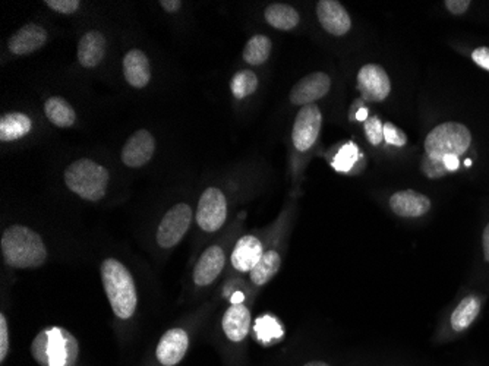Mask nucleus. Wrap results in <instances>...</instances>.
I'll return each instance as SVG.
<instances>
[{"instance_id": "10", "label": "nucleus", "mask_w": 489, "mask_h": 366, "mask_svg": "<svg viewBox=\"0 0 489 366\" xmlns=\"http://www.w3.org/2000/svg\"><path fill=\"white\" fill-rule=\"evenodd\" d=\"M330 88H332V79L327 73H309L299 82H296L295 87L289 94V98H291V104H295V106H309V104H314L316 100L325 97Z\"/></svg>"}, {"instance_id": "11", "label": "nucleus", "mask_w": 489, "mask_h": 366, "mask_svg": "<svg viewBox=\"0 0 489 366\" xmlns=\"http://www.w3.org/2000/svg\"><path fill=\"white\" fill-rule=\"evenodd\" d=\"M316 17L328 34L341 37L352 29V20L348 11L337 0H320L316 4Z\"/></svg>"}, {"instance_id": "19", "label": "nucleus", "mask_w": 489, "mask_h": 366, "mask_svg": "<svg viewBox=\"0 0 489 366\" xmlns=\"http://www.w3.org/2000/svg\"><path fill=\"white\" fill-rule=\"evenodd\" d=\"M123 75L131 87L144 88L151 79L150 61L141 50H130L123 57Z\"/></svg>"}, {"instance_id": "21", "label": "nucleus", "mask_w": 489, "mask_h": 366, "mask_svg": "<svg viewBox=\"0 0 489 366\" xmlns=\"http://www.w3.org/2000/svg\"><path fill=\"white\" fill-rule=\"evenodd\" d=\"M33 128L31 119L24 113L4 114L0 119V141L11 143L24 138Z\"/></svg>"}, {"instance_id": "26", "label": "nucleus", "mask_w": 489, "mask_h": 366, "mask_svg": "<svg viewBox=\"0 0 489 366\" xmlns=\"http://www.w3.org/2000/svg\"><path fill=\"white\" fill-rule=\"evenodd\" d=\"M271 43L270 38L263 34L251 37V40L248 41L245 49H243V61L247 62L248 65H263L270 57Z\"/></svg>"}, {"instance_id": "30", "label": "nucleus", "mask_w": 489, "mask_h": 366, "mask_svg": "<svg viewBox=\"0 0 489 366\" xmlns=\"http://www.w3.org/2000/svg\"><path fill=\"white\" fill-rule=\"evenodd\" d=\"M364 128L369 144L375 146L383 144V141H384V125L381 122L380 118L372 116V118L367 119Z\"/></svg>"}, {"instance_id": "28", "label": "nucleus", "mask_w": 489, "mask_h": 366, "mask_svg": "<svg viewBox=\"0 0 489 366\" xmlns=\"http://www.w3.org/2000/svg\"><path fill=\"white\" fill-rule=\"evenodd\" d=\"M254 329L259 342L266 343V345L274 342V340L283 336V329H282L279 321L275 318L270 317V315L258 318L255 322Z\"/></svg>"}, {"instance_id": "39", "label": "nucleus", "mask_w": 489, "mask_h": 366, "mask_svg": "<svg viewBox=\"0 0 489 366\" xmlns=\"http://www.w3.org/2000/svg\"><path fill=\"white\" fill-rule=\"evenodd\" d=\"M304 366H330L328 363L325 362H320V361H314V362H308L307 365Z\"/></svg>"}, {"instance_id": "4", "label": "nucleus", "mask_w": 489, "mask_h": 366, "mask_svg": "<svg viewBox=\"0 0 489 366\" xmlns=\"http://www.w3.org/2000/svg\"><path fill=\"white\" fill-rule=\"evenodd\" d=\"M31 354L41 366H73L80 354V345L68 329L52 327L37 334Z\"/></svg>"}, {"instance_id": "27", "label": "nucleus", "mask_w": 489, "mask_h": 366, "mask_svg": "<svg viewBox=\"0 0 489 366\" xmlns=\"http://www.w3.org/2000/svg\"><path fill=\"white\" fill-rule=\"evenodd\" d=\"M258 88V77L249 70H243L232 78L231 90L233 97L238 100L247 98Z\"/></svg>"}, {"instance_id": "9", "label": "nucleus", "mask_w": 489, "mask_h": 366, "mask_svg": "<svg viewBox=\"0 0 489 366\" xmlns=\"http://www.w3.org/2000/svg\"><path fill=\"white\" fill-rule=\"evenodd\" d=\"M358 90L367 102H384L392 93V81L383 66L368 63L358 72Z\"/></svg>"}, {"instance_id": "18", "label": "nucleus", "mask_w": 489, "mask_h": 366, "mask_svg": "<svg viewBox=\"0 0 489 366\" xmlns=\"http://www.w3.org/2000/svg\"><path fill=\"white\" fill-rule=\"evenodd\" d=\"M251 311L243 304L232 305L223 317V331L231 342H242L251 329Z\"/></svg>"}, {"instance_id": "13", "label": "nucleus", "mask_w": 489, "mask_h": 366, "mask_svg": "<svg viewBox=\"0 0 489 366\" xmlns=\"http://www.w3.org/2000/svg\"><path fill=\"white\" fill-rule=\"evenodd\" d=\"M390 208L396 216L417 219L425 216L431 210V200L421 192L408 189L392 194L390 198Z\"/></svg>"}, {"instance_id": "12", "label": "nucleus", "mask_w": 489, "mask_h": 366, "mask_svg": "<svg viewBox=\"0 0 489 366\" xmlns=\"http://www.w3.org/2000/svg\"><path fill=\"white\" fill-rule=\"evenodd\" d=\"M156 141L148 130H137L122 148L121 159L123 164L132 169L146 166L153 159Z\"/></svg>"}, {"instance_id": "25", "label": "nucleus", "mask_w": 489, "mask_h": 366, "mask_svg": "<svg viewBox=\"0 0 489 366\" xmlns=\"http://www.w3.org/2000/svg\"><path fill=\"white\" fill-rule=\"evenodd\" d=\"M280 265H282L280 254L274 249L266 251L258 264L255 265V269L249 273L252 283L255 286L267 285L268 281L279 273Z\"/></svg>"}, {"instance_id": "1", "label": "nucleus", "mask_w": 489, "mask_h": 366, "mask_svg": "<svg viewBox=\"0 0 489 366\" xmlns=\"http://www.w3.org/2000/svg\"><path fill=\"white\" fill-rule=\"evenodd\" d=\"M472 144L470 130L457 122L441 123L425 139V153L429 160L449 164L451 171H459V157L469 150Z\"/></svg>"}, {"instance_id": "14", "label": "nucleus", "mask_w": 489, "mask_h": 366, "mask_svg": "<svg viewBox=\"0 0 489 366\" xmlns=\"http://www.w3.org/2000/svg\"><path fill=\"white\" fill-rule=\"evenodd\" d=\"M188 345H190V338L185 329H169L158 343L157 352H156L158 362L164 366L178 365L186 354Z\"/></svg>"}, {"instance_id": "2", "label": "nucleus", "mask_w": 489, "mask_h": 366, "mask_svg": "<svg viewBox=\"0 0 489 366\" xmlns=\"http://www.w3.org/2000/svg\"><path fill=\"white\" fill-rule=\"evenodd\" d=\"M2 255L13 269H36L45 264L47 251L38 233L25 226H11L2 235Z\"/></svg>"}, {"instance_id": "32", "label": "nucleus", "mask_w": 489, "mask_h": 366, "mask_svg": "<svg viewBox=\"0 0 489 366\" xmlns=\"http://www.w3.org/2000/svg\"><path fill=\"white\" fill-rule=\"evenodd\" d=\"M45 4H47L55 12L71 15V13L77 12L81 4L78 0H46Z\"/></svg>"}, {"instance_id": "22", "label": "nucleus", "mask_w": 489, "mask_h": 366, "mask_svg": "<svg viewBox=\"0 0 489 366\" xmlns=\"http://www.w3.org/2000/svg\"><path fill=\"white\" fill-rule=\"evenodd\" d=\"M266 20L273 29L291 31L299 24L300 17L295 8L289 4H273L266 9Z\"/></svg>"}, {"instance_id": "3", "label": "nucleus", "mask_w": 489, "mask_h": 366, "mask_svg": "<svg viewBox=\"0 0 489 366\" xmlns=\"http://www.w3.org/2000/svg\"><path fill=\"white\" fill-rule=\"evenodd\" d=\"M102 281L114 315L121 320H130L138 302L132 274L118 260L107 258L102 264Z\"/></svg>"}, {"instance_id": "8", "label": "nucleus", "mask_w": 489, "mask_h": 366, "mask_svg": "<svg viewBox=\"0 0 489 366\" xmlns=\"http://www.w3.org/2000/svg\"><path fill=\"white\" fill-rule=\"evenodd\" d=\"M323 127V114L316 104L302 107L299 113L296 114L291 139L296 150L308 151L316 143Z\"/></svg>"}, {"instance_id": "17", "label": "nucleus", "mask_w": 489, "mask_h": 366, "mask_svg": "<svg viewBox=\"0 0 489 366\" xmlns=\"http://www.w3.org/2000/svg\"><path fill=\"white\" fill-rule=\"evenodd\" d=\"M226 262V255L222 246L215 245L204 251L195 265L194 281L197 286H210L220 276Z\"/></svg>"}, {"instance_id": "34", "label": "nucleus", "mask_w": 489, "mask_h": 366, "mask_svg": "<svg viewBox=\"0 0 489 366\" xmlns=\"http://www.w3.org/2000/svg\"><path fill=\"white\" fill-rule=\"evenodd\" d=\"M445 8L453 15H463L470 8L469 0H445Z\"/></svg>"}, {"instance_id": "15", "label": "nucleus", "mask_w": 489, "mask_h": 366, "mask_svg": "<svg viewBox=\"0 0 489 366\" xmlns=\"http://www.w3.org/2000/svg\"><path fill=\"white\" fill-rule=\"evenodd\" d=\"M47 41V31L37 24H27L18 29L8 41L9 52L17 56L31 54L41 49Z\"/></svg>"}, {"instance_id": "31", "label": "nucleus", "mask_w": 489, "mask_h": 366, "mask_svg": "<svg viewBox=\"0 0 489 366\" xmlns=\"http://www.w3.org/2000/svg\"><path fill=\"white\" fill-rule=\"evenodd\" d=\"M384 141L390 146H405L408 144V137L405 132L397 128L394 123H384Z\"/></svg>"}, {"instance_id": "20", "label": "nucleus", "mask_w": 489, "mask_h": 366, "mask_svg": "<svg viewBox=\"0 0 489 366\" xmlns=\"http://www.w3.org/2000/svg\"><path fill=\"white\" fill-rule=\"evenodd\" d=\"M105 54V38L100 31H89L78 43V62L84 68L100 65Z\"/></svg>"}, {"instance_id": "36", "label": "nucleus", "mask_w": 489, "mask_h": 366, "mask_svg": "<svg viewBox=\"0 0 489 366\" xmlns=\"http://www.w3.org/2000/svg\"><path fill=\"white\" fill-rule=\"evenodd\" d=\"M160 4L169 13L178 12L179 9L182 8V2H179V0H162Z\"/></svg>"}, {"instance_id": "33", "label": "nucleus", "mask_w": 489, "mask_h": 366, "mask_svg": "<svg viewBox=\"0 0 489 366\" xmlns=\"http://www.w3.org/2000/svg\"><path fill=\"white\" fill-rule=\"evenodd\" d=\"M9 352L8 321L4 313L0 315V362H4Z\"/></svg>"}, {"instance_id": "24", "label": "nucleus", "mask_w": 489, "mask_h": 366, "mask_svg": "<svg viewBox=\"0 0 489 366\" xmlns=\"http://www.w3.org/2000/svg\"><path fill=\"white\" fill-rule=\"evenodd\" d=\"M45 113L57 128H71L77 121L75 110L62 97H50L45 103Z\"/></svg>"}, {"instance_id": "7", "label": "nucleus", "mask_w": 489, "mask_h": 366, "mask_svg": "<svg viewBox=\"0 0 489 366\" xmlns=\"http://www.w3.org/2000/svg\"><path fill=\"white\" fill-rule=\"evenodd\" d=\"M197 224L204 232H217L227 219V200L217 187H208L199 198Z\"/></svg>"}, {"instance_id": "38", "label": "nucleus", "mask_w": 489, "mask_h": 366, "mask_svg": "<svg viewBox=\"0 0 489 366\" xmlns=\"http://www.w3.org/2000/svg\"><path fill=\"white\" fill-rule=\"evenodd\" d=\"M367 110L360 109L359 112H358V114H356V118L359 119V121H367Z\"/></svg>"}, {"instance_id": "35", "label": "nucleus", "mask_w": 489, "mask_h": 366, "mask_svg": "<svg viewBox=\"0 0 489 366\" xmlns=\"http://www.w3.org/2000/svg\"><path fill=\"white\" fill-rule=\"evenodd\" d=\"M472 59L477 66L489 71V47H477L473 50Z\"/></svg>"}, {"instance_id": "29", "label": "nucleus", "mask_w": 489, "mask_h": 366, "mask_svg": "<svg viewBox=\"0 0 489 366\" xmlns=\"http://www.w3.org/2000/svg\"><path fill=\"white\" fill-rule=\"evenodd\" d=\"M359 157V151L356 148L355 144L349 143L339 151L336 159L333 162V166L339 171H348L352 169L356 160Z\"/></svg>"}, {"instance_id": "6", "label": "nucleus", "mask_w": 489, "mask_h": 366, "mask_svg": "<svg viewBox=\"0 0 489 366\" xmlns=\"http://www.w3.org/2000/svg\"><path fill=\"white\" fill-rule=\"evenodd\" d=\"M192 208L188 204H176L170 208L157 229V244L170 249L183 239L192 221Z\"/></svg>"}, {"instance_id": "5", "label": "nucleus", "mask_w": 489, "mask_h": 366, "mask_svg": "<svg viewBox=\"0 0 489 366\" xmlns=\"http://www.w3.org/2000/svg\"><path fill=\"white\" fill-rule=\"evenodd\" d=\"M109 180L107 169L89 159L77 160L69 164L65 171L66 187L73 194L81 196L82 200L91 203L102 200L109 187Z\"/></svg>"}, {"instance_id": "37", "label": "nucleus", "mask_w": 489, "mask_h": 366, "mask_svg": "<svg viewBox=\"0 0 489 366\" xmlns=\"http://www.w3.org/2000/svg\"><path fill=\"white\" fill-rule=\"evenodd\" d=\"M482 245H484V255H485L486 262H489V223L486 224V228L484 229Z\"/></svg>"}, {"instance_id": "16", "label": "nucleus", "mask_w": 489, "mask_h": 366, "mask_svg": "<svg viewBox=\"0 0 489 366\" xmlns=\"http://www.w3.org/2000/svg\"><path fill=\"white\" fill-rule=\"evenodd\" d=\"M264 253L266 251H264L261 240L252 235H247L238 240V244L232 253V265L240 273H251L255 265L258 264L259 260L263 258Z\"/></svg>"}, {"instance_id": "23", "label": "nucleus", "mask_w": 489, "mask_h": 366, "mask_svg": "<svg viewBox=\"0 0 489 366\" xmlns=\"http://www.w3.org/2000/svg\"><path fill=\"white\" fill-rule=\"evenodd\" d=\"M481 311V301L477 296H468L457 305L454 312L451 313V329L456 333H463L465 329L472 326Z\"/></svg>"}]
</instances>
